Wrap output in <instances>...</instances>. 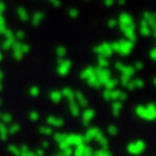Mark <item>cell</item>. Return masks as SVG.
Returning a JSON list of instances; mask_svg holds the SVG:
<instances>
[{"label": "cell", "instance_id": "obj_1", "mask_svg": "<svg viewBox=\"0 0 156 156\" xmlns=\"http://www.w3.org/2000/svg\"><path fill=\"white\" fill-rule=\"evenodd\" d=\"M133 42L129 41V39H122V41H119V42H113L111 43V47H112V51L113 52H119L120 55H129L133 50Z\"/></svg>", "mask_w": 156, "mask_h": 156}, {"label": "cell", "instance_id": "obj_2", "mask_svg": "<svg viewBox=\"0 0 156 156\" xmlns=\"http://www.w3.org/2000/svg\"><path fill=\"white\" fill-rule=\"evenodd\" d=\"M95 52L98 53L99 56H104V57H109L113 51H112V47L109 43H101L98 47H95Z\"/></svg>", "mask_w": 156, "mask_h": 156}, {"label": "cell", "instance_id": "obj_3", "mask_svg": "<svg viewBox=\"0 0 156 156\" xmlns=\"http://www.w3.org/2000/svg\"><path fill=\"white\" fill-rule=\"evenodd\" d=\"M120 29H121V31H122V34L125 35V39H129V41H131V42H135L136 35H135V27H134V25L122 26Z\"/></svg>", "mask_w": 156, "mask_h": 156}, {"label": "cell", "instance_id": "obj_4", "mask_svg": "<svg viewBox=\"0 0 156 156\" xmlns=\"http://www.w3.org/2000/svg\"><path fill=\"white\" fill-rule=\"evenodd\" d=\"M117 25H120V27L134 25L133 17H131L129 13H121V14H120V17H119V20H117Z\"/></svg>", "mask_w": 156, "mask_h": 156}, {"label": "cell", "instance_id": "obj_5", "mask_svg": "<svg viewBox=\"0 0 156 156\" xmlns=\"http://www.w3.org/2000/svg\"><path fill=\"white\" fill-rule=\"evenodd\" d=\"M109 72L104 69V68H100V69H98L95 70V77H96V80L99 81V83H105L107 81L109 80Z\"/></svg>", "mask_w": 156, "mask_h": 156}, {"label": "cell", "instance_id": "obj_6", "mask_svg": "<svg viewBox=\"0 0 156 156\" xmlns=\"http://www.w3.org/2000/svg\"><path fill=\"white\" fill-rule=\"evenodd\" d=\"M70 61L69 60H61L58 61V66H57V70H58V73H60L61 76H65L68 72H69V69H70Z\"/></svg>", "mask_w": 156, "mask_h": 156}, {"label": "cell", "instance_id": "obj_7", "mask_svg": "<svg viewBox=\"0 0 156 156\" xmlns=\"http://www.w3.org/2000/svg\"><path fill=\"white\" fill-rule=\"evenodd\" d=\"M139 30H140V34H142V35L148 37V35H151V34H152L154 29L148 25L147 21H144V20H142V22H140V26H139Z\"/></svg>", "mask_w": 156, "mask_h": 156}, {"label": "cell", "instance_id": "obj_8", "mask_svg": "<svg viewBox=\"0 0 156 156\" xmlns=\"http://www.w3.org/2000/svg\"><path fill=\"white\" fill-rule=\"evenodd\" d=\"M43 18H44V14L42 12H34L33 16H31V23L34 26H38L39 23L43 21Z\"/></svg>", "mask_w": 156, "mask_h": 156}, {"label": "cell", "instance_id": "obj_9", "mask_svg": "<svg viewBox=\"0 0 156 156\" xmlns=\"http://www.w3.org/2000/svg\"><path fill=\"white\" fill-rule=\"evenodd\" d=\"M143 20L144 21H147L148 25L155 29V25H156V22H155V14L154 13H151V12H144L143 13Z\"/></svg>", "mask_w": 156, "mask_h": 156}, {"label": "cell", "instance_id": "obj_10", "mask_svg": "<svg viewBox=\"0 0 156 156\" xmlns=\"http://www.w3.org/2000/svg\"><path fill=\"white\" fill-rule=\"evenodd\" d=\"M17 16H18V18L21 20V21H23V22H26V21H29L30 20V16H29V13H27V11L25 8H18L17 9Z\"/></svg>", "mask_w": 156, "mask_h": 156}, {"label": "cell", "instance_id": "obj_11", "mask_svg": "<svg viewBox=\"0 0 156 156\" xmlns=\"http://www.w3.org/2000/svg\"><path fill=\"white\" fill-rule=\"evenodd\" d=\"M14 41H16V38H14V37H11V38H5V41H4V42H3V44H2V48H3L4 51L12 50V46H13Z\"/></svg>", "mask_w": 156, "mask_h": 156}, {"label": "cell", "instance_id": "obj_12", "mask_svg": "<svg viewBox=\"0 0 156 156\" xmlns=\"http://www.w3.org/2000/svg\"><path fill=\"white\" fill-rule=\"evenodd\" d=\"M56 53H57V56L60 57V58L65 57V55H66V48L62 47V46H58V47L56 48Z\"/></svg>", "mask_w": 156, "mask_h": 156}, {"label": "cell", "instance_id": "obj_13", "mask_svg": "<svg viewBox=\"0 0 156 156\" xmlns=\"http://www.w3.org/2000/svg\"><path fill=\"white\" fill-rule=\"evenodd\" d=\"M94 72H95L94 68H91V66L90 68H86V69L82 72V77H83V78H89L90 76L94 74Z\"/></svg>", "mask_w": 156, "mask_h": 156}, {"label": "cell", "instance_id": "obj_14", "mask_svg": "<svg viewBox=\"0 0 156 156\" xmlns=\"http://www.w3.org/2000/svg\"><path fill=\"white\" fill-rule=\"evenodd\" d=\"M98 61H99V66L100 68H107L108 66V60H107V57H104V56H99Z\"/></svg>", "mask_w": 156, "mask_h": 156}, {"label": "cell", "instance_id": "obj_15", "mask_svg": "<svg viewBox=\"0 0 156 156\" xmlns=\"http://www.w3.org/2000/svg\"><path fill=\"white\" fill-rule=\"evenodd\" d=\"M7 29V23H5V18L3 17V14H0V34H3L4 30Z\"/></svg>", "mask_w": 156, "mask_h": 156}, {"label": "cell", "instance_id": "obj_16", "mask_svg": "<svg viewBox=\"0 0 156 156\" xmlns=\"http://www.w3.org/2000/svg\"><path fill=\"white\" fill-rule=\"evenodd\" d=\"M12 51H13V56H14V58H16V60H21L22 56H23V53H22L21 51H18V50H12Z\"/></svg>", "mask_w": 156, "mask_h": 156}, {"label": "cell", "instance_id": "obj_17", "mask_svg": "<svg viewBox=\"0 0 156 156\" xmlns=\"http://www.w3.org/2000/svg\"><path fill=\"white\" fill-rule=\"evenodd\" d=\"M14 34V38H16V41H21V39H23L25 38V33L23 31H17V33H13Z\"/></svg>", "mask_w": 156, "mask_h": 156}, {"label": "cell", "instance_id": "obj_18", "mask_svg": "<svg viewBox=\"0 0 156 156\" xmlns=\"http://www.w3.org/2000/svg\"><path fill=\"white\" fill-rule=\"evenodd\" d=\"M69 16L73 17V18H76V17L78 16V11H77L76 8H70V9H69Z\"/></svg>", "mask_w": 156, "mask_h": 156}, {"label": "cell", "instance_id": "obj_19", "mask_svg": "<svg viewBox=\"0 0 156 156\" xmlns=\"http://www.w3.org/2000/svg\"><path fill=\"white\" fill-rule=\"evenodd\" d=\"M108 26H109V27H115V26H117V20L111 18L109 21H108Z\"/></svg>", "mask_w": 156, "mask_h": 156}, {"label": "cell", "instance_id": "obj_20", "mask_svg": "<svg viewBox=\"0 0 156 156\" xmlns=\"http://www.w3.org/2000/svg\"><path fill=\"white\" fill-rule=\"evenodd\" d=\"M103 3H104V5H107V7H112L115 4V0H103Z\"/></svg>", "mask_w": 156, "mask_h": 156}, {"label": "cell", "instance_id": "obj_21", "mask_svg": "<svg viewBox=\"0 0 156 156\" xmlns=\"http://www.w3.org/2000/svg\"><path fill=\"white\" fill-rule=\"evenodd\" d=\"M60 96H61L60 92H53V94L51 95V98H52L53 100H58V99H60Z\"/></svg>", "mask_w": 156, "mask_h": 156}, {"label": "cell", "instance_id": "obj_22", "mask_svg": "<svg viewBox=\"0 0 156 156\" xmlns=\"http://www.w3.org/2000/svg\"><path fill=\"white\" fill-rule=\"evenodd\" d=\"M150 56H151V58H152L154 61L156 60V50H155V48H152V50H151V53H150Z\"/></svg>", "mask_w": 156, "mask_h": 156}, {"label": "cell", "instance_id": "obj_23", "mask_svg": "<svg viewBox=\"0 0 156 156\" xmlns=\"http://www.w3.org/2000/svg\"><path fill=\"white\" fill-rule=\"evenodd\" d=\"M4 11H5V4H4L3 2H0V14H3Z\"/></svg>", "mask_w": 156, "mask_h": 156}, {"label": "cell", "instance_id": "obj_24", "mask_svg": "<svg viewBox=\"0 0 156 156\" xmlns=\"http://www.w3.org/2000/svg\"><path fill=\"white\" fill-rule=\"evenodd\" d=\"M30 92H31L33 95H37L38 94V89H37V87H33V89L30 90Z\"/></svg>", "mask_w": 156, "mask_h": 156}, {"label": "cell", "instance_id": "obj_25", "mask_svg": "<svg viewBox=\"0 0 156 156\" xmlns=\"http://www.w3.org/2000/svg\"><path fill=\"white\" fill-rule=\"evenodd\" d=\"M135 66H136V69H140V68H142V64H140V62H136Z\"/></svg>", "mask_w": 156, "mask_h": 156}, {"label": "cell", "instance_id": "obj_26", "mask_svg": "<svg viewBox=\"0 0 156 156\" xmlns=\"http://www.w3.org/2000/svg\"><path fill=\"white\" fill-rule=\"evenodd\" d=\"M117 3H119L120 5H124V4H125V0H119V2H117Z\"/></svg>", "mask_w": 156, "mask_h": 156}, {"label": "cell", "instance_id": "obj_27", "mask_svg": "<svg viewBox=\"0 0 156 156\" xmlns=\"http://www.w3.org/2000/svg\"><path fill=\"white\" fill-rule=\"evenodd\" d=\"M2 58H3V55H2V52H0V60H2Z\"/></svg>", "mask_w": 156, "mask_h": 156}, {"label": "cell", "instance_id": "obj_28", "mask_svg": "<svg viewBox=\"0 0 156 156\" xmlns=\"http://www.w3.org/2000/svg\"><path fill=\"white\" fill-rule=\"evenodd\" d=\"M2 77H3V73H2V72H0V78H2Z\"/></svg>", "mask_w": 156, "mask_h": 156}]
</instances>
